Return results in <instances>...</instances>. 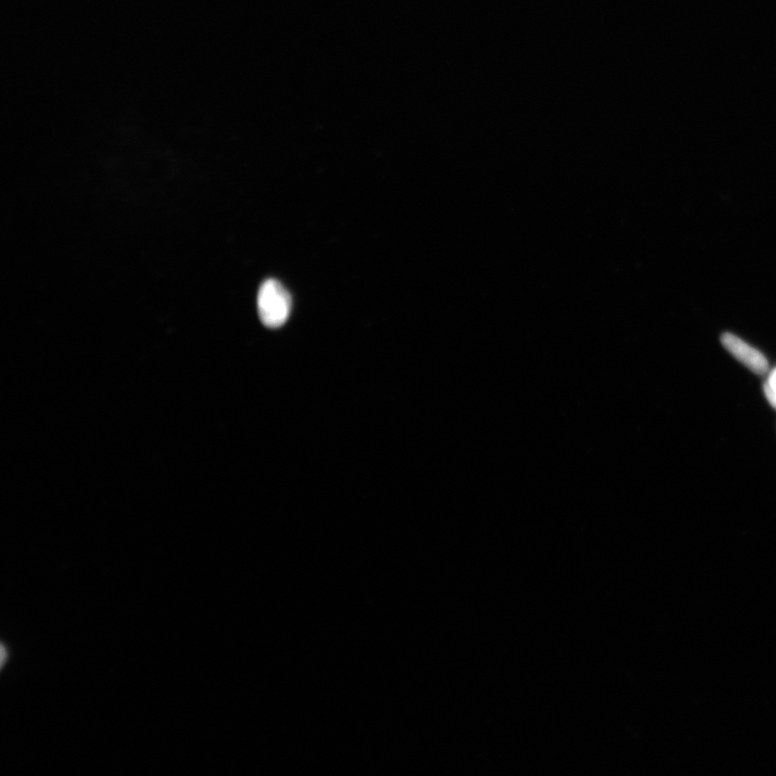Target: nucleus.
<instances>
[{
	"label": "nucleus",
	"mask_w": 776,
	"mask_h": 776,
	"mask_svg": "<svg viewBox=\"0 0 776 776\" xmlns=\"http://www.w3.org/2000/svg\"><path fill=\"white\" fill-rule=\"evenodd\" d=\"M725 348L747 368L755 373L765 374L768 362L764 355L736 336L725 334L722 338Z\"/></svg>",
	"instance_id": "f03ea898"
},
{
	"label": "nucleus",
	"mask_w": 776,
	"mask_h": 776,
	"mask_svg": "<svg viewBox=\"0 0 776 776\" xmlns=\"http://www.w3.org/2000/svg\"><path fill=\"white\" fill-rule=\"evenodd\" d=\"M766 390L771 403L776 406V370L771 374Z\"/></svg>",
	"instance_id": "7ed1b4c3"
},
{
	"label": "nucleus",
	"mask_w": 776,
	"mask_h": 776,
	"mask_svg": "<svg viewBox=\"0 0 776 776\" xmlns=\"http://www.w3.org/2000/svg\"><path fill=\"white\" fill-rule=\"evenodd\" d=\"M258 312L263 325L280 328L291 312V297L286 288L275 280L263 283L258 293Z\"/></svg>",
	"instance_id": "f257e3e1"
}]
</instances>
